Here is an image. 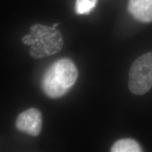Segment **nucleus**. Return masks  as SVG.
Returning a JSON list of instances; mask_svg holds the SVG:
<instances>
[{
  "instance_id": "obj_3",
  "label": "nucleus",
  "mask_w": 152,
  "mask_h": 152,
  "mask_svg": "<svg viewBox=\"0 0 152 152\" xmlns=\"http://www.w3.org/2000/svg\"><path fill=\"white\" fill-rule=\"evenodd\" d=\"M129 89L132 94L142 95L152 87V52L134 61L129 71Z\"/></svg>"
},
{
  "instance_id": "obj_6",
  "label": "nucleus",
  "mask_w": 152,
  "mask_h": 152,
  "mask_svg": "<svg viewBox=\"0 0 152 152\" xmlns=\"http://www.w3.org/2000/svg\"><path fill=\"white\" fill-rule=\"evenodd\" d=\"M112 152H140L141 147L136 141L132 139H122L113 144Z\"/></svg>"
},
{
  "instance_id": "obj_2",
  "label": "nucleus",
  "mask_w": 152,
  "mask_h": 152,
  "mask_svg": "<svg viewBox=\"0 0 152 152\" xmlns=\"http://www.w3.org/2000/svg\"><path fill=\"white\" fill-rule=\"evenodd\" d=\"M77 77L75 64L69 58H61L54 62L45 73L42 87L48 97L60 98L73 86Z\"/></svg>"
},
{
  "instance_id": "obj_1",
  "label": "nucleus",
  "mask_w": 152,
  "mask_h": 152,
  "mask_svg": "<svg viewBox=\"0 0 152 152\" xmlns=\"http://www.w3.org/2000/svg\"><path fill=\"white\" fill-rule=\"evenodd\" d=\"M22 42L30 46V56L39 59L60 52L64 46V38L55 26L36 23L30 27V33L22 38Z\"/></svg>"
},
{
  "instance_id": "obj_7",
  "label": "nucleus",
  "mask_w": 152,
  "mask_h": 152,
  "mask_svg": "<svg viewBox=\"0 0 152 152\" xmlns=\"http://www.w3.org/2000/svg\"><path fill=\"white\" fill-rule=\"evenodd\" d=\"M98 0H76L75 13L78 15H88L95 8Z\"/></svg>"
},
{
  "instance_id": "obj_4",
  "label": "nucleus",
  "mask_w": 152,
  "mask_h": 152,
  "mask_svg": "<svg viewBox=\"0 0 152 152\" xmlns=\"http://www.w3.org/2000/svg\"><path fill=\"white\" fill-rule=\"evenodd\" d=\"M42 126V115L35 108L26 110L19 114L16 121V128L20 132L30 136L37 137Z\"/></svg>"
},
{
  "instance_id": "obj_5",
  "label": "nucleus",
  "mask_w": 152,
  "mask_h": 152,
  "mask_svg": "<svg viewBox=\"0 0 152 152\" xmlns=\"http://www.w3.org/2000/svg\"><path fill=\"white\" fill-rule=\"evenodd\" d=\"M128 11L139 21L152 22V0H129Z\"/></svg>"
}]
</instances>
